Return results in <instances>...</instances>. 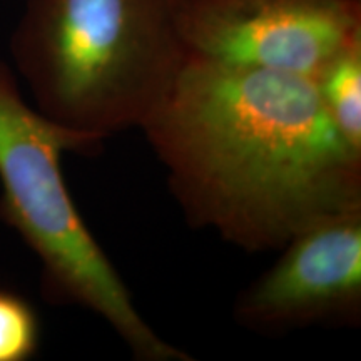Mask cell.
Instances as JSON below:
<instances>
[{
    "instance_id": "5b68a950",
    "label": "cell",
    "mask_w": 361,
    "mask_h": 361,
    "mask_svg": "<svg viewBox=\"0 0 361 361\" xmlns=\"http://www.w3.org/2000/svg\"><path fill=\"white\" fill-rule=\"evenodd\" d=\"M281 250L278 263L239 295V323L268 333L360 323L361 206L318 219Z\"/></svg>"
},
{
    "instance_id": "8992f818",
    "label": "cell",
    "mask_w": 361,
    "mask_h": 361,
    "mask_svg": "<svg viewBox=\"0 0 361 361\" xmlns=\"http://www.w3.org/2000/svg\"><path fill=\"white\" fill-rule=\"evenodd\" d=\"M314 80L329 119L361 152V45L333 59Z\"/></svg>"
},
{
    "instance_id": "6da1fadb",
    "label": "cell",
    "mask_w": 361,
    "mask_h": 361,
    "mask_svg": "<svg viewBox=\"0 0 361 361\" xmlns=\"http://www.w3.org/2000/svg\"><path fill=\"white\" fill-rule=\"evenodd\" d=\"M141 129L189 223L246 251L361 206V152L313 78L191 57Z\"/></svg>"
},
{
    "instance_id": "52a82bcc",
    "label": "cell",
    "mask_w": 361,
    "mask_h": 361,
    "mask_svg": "<svg viewBox=\"0 0 361 361\" xmlns=\"http://www.w3.org/2000/svg\"><path fill=\"white\" fill-rule=\"evenodd\" d=\"M39 345L40 322L32 303L0 284V361L34 358Z\"/></svg>"
},
{
    "instance_id": "277c9868",
    "label": "cell",
    "mask_w": 361,
    "mask_h": 361,
    "mask_svg": "<svg viewBox=\"0 0 361 361\" xmlns=\"http://www.w3.org/2000/svg\"><path fill=\"white\" fill-rule=\"evenodd\" d=\"M189 56L316 79L361 45V0H171Z\"/></svg>"
},
{
    "instance_id": "7a4b0ae2",
    "label": "cell",
    "mask_w": 361,
    "mask_h": 361,
    "mask_svg": "<svg viewBox=\"0 0 361 361\" xmlns=\"http://www.w3.org/2000/svg\"><path fill=\"white\" fill-rule=\"evenodd\" d=\"M11 52L35 109L104 141L141 129L191 59L171 0H27Z\"/></svg>"
},
{
    "instance_id": "3957f363",
    "label": "cell",
    "mask_w": 361,
    "mask_h": 361,
    "mask_svg": "<svg viewBox=\"0 0 361 361\" xmlns=\"http://www.w3.org/2000/svg\"><path fill=\"white\" fill-rule=\"evenodd\" d=\"M102 142L97 135L54 123L30 106L11 67L0 61V219L39 258L44 298L101 316L137 360L192 361L144 322L72 201L62 154H90Z\"/></svg>"
}]
</instances>
